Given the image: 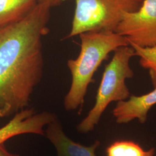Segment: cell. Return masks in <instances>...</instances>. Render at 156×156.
Listing matches in <instances>:
<instances>
[{
    "label": "cell",
    "mask_w": 156,
    "mask_h": 156,
    "mask_svg": "<svg viewBox=\"0 0 156 156\" xmlns=\"http://www.w3.org/2000/svg\"><path fill=\"white\" fill-rule=\"evenodd\" d=\"M50 9L38 2L22 20L0 29V119L26 109L42 79Z\"/></svg>",
    "instance_id": "1"
},
{
    "label": "cell",
    "mask_w": 156,
    "mask_h": 156,
    "mask_svg": "<svg viewBox=\"0 0 156 156\" xmlns=\"http://www.w3.org/2000/svg\"><path fill=\"white\" fill-rule=\"evenodd\" d=\"M79 36L80 53L77 58L67 62L72 79L64 103L68 111L83 106L88 86L95 73L109 54L119 47L129 45L125 37L110 31H88Z\"/></svg>",
    "instance_id": "2"
},
{
    "label": "cell",
    "mask_w": 156,
    "mask_h": 156,
    "mask_svg": "<svg viewBox=\"0 0 156 156\" xmlns=\"http://www.w3.org/2000/svg\"><path fill=\"white\" fill-rule=\"evenodd\" d=\"M134 56L135 50L129 45L119 47L114 51L111 61L103 73L94 105L77 126L80 133L86 134L93 131L112 102L126 100L129 97L130 92L126 80L134 76L129 64Z\"/></svg>",
    "instance_id": "3"
},
{
    "label": "cell",
    "mask_w": 156,
    "mask_h": 156,
    "mask_svg": "<svg viewBox=\"0 0 156 156\" xmlns=\"http://www.w3.org/2000/svg\"><path fill=\"white\" fill-rule=\"evenodd\" d=\"M71 28L66 38L88 31L115 32L123 13L138 10L144 0H74Z\"/></svg>",
    "instance_id": "4"
},
{
    "label": "cell",
    "mask_w": 156,
    "mask_h": 156,
    "mask_svg": "<svg viewBox=\"0 0 156 156\" xmlns=\"http://www.w3.org/2000/svg\"><path fill=\"white\" fill-rule=\"evenodd\" d=\"M115 32L125 37L129 45L156 46V0H144L138 10L123 13Z\"/></svg>",
    "instance_id": "5"
},
{
    "label": "cell",
    "mask_w": 156,
    "mask_h": 156,
    "mask_svg": "<svg viewBox=\"0 0 156 156\" xmlns=\"http://www.w3.org/2000/svg\"><path fill=\"white\" fill-rule=\"evenodd\" d=\"M53 113H35L33 108H26L16 113L11 120L0 128V144L13 136L24 134L45 135L44 128L56 118Z\"/></svg>",
    "instance_id": "6"
},
{
    "label": "cell",
    "mask_w": 156,
    "mask_h": 156,
    "mask_svg": "<svg viewBox=\"0 0 156 156\" xmlns=\"http://www.w3.org/2000/svg\"><path fill=\"white\" fill-rule=\"evenodd\" d=\"M156 104V87L146 94L131 95L126 100L118 101L112 113L119 124H126L138 119L144 124L151 107Z\"/></svg>",
    "instance_id": "7"
},
{
    "label": "cell",
    "mask_w": 156,
    "mask_h": 156,
    "mask_svg": "<svg viewBox=\"0 0 156 156\" xmlns=\"http://www.w3.org/2000/svg\"><path fill=\"white\" fill-rule=\"evenodd\" d=\"M46 127L45 135L56 147L57 156H97L95 151L101 145L99 140L90 146L74 142L66 135L57 118Z\"/></svg>",
    "instance_id": "8"
},
{
    "label": "cell",
    "mask_w": 156,
    "mask_h": 156,
    "mask_svg": "<svg viewBox=\"0 0 156 156\" xmlns=\"http://www.w3.org/2000/svg\"><path fill=\"white\" fill-rule=\"evenodd\" d=\"M38 3V0H0V29L22 20Z\"/></svg>",
    "instance_id": "9"
},
{
    "label": "cell",
    "mask_w": 156,
    "mask_h": 156,
    "mask_svg": "<svg viewBox=\"0 0 156 156\" xmlns=\"http://www.w3.org/2000/svg\"><path fill=\"white\" fill-rule=\"evenodd\" d=\"M155 149L145 151L138 144L133 141H116L106 149L107 156H154Z\"/></svg>",
    "instance_id": "10"
},
{
    "label": "cell",
    "mask_w": 156,
    "mask_h": 156,
    "mask_svg": "<svg viewBox=\"0 0 156 156\" xmlns=\"http://www.w3.org/2000/svg\"><path fill=\"white\" fill-rule=\"evenodd\" d=\"M129 46L135 50V56L140 58V65L149 71L151 82L154 87H156V46L143 48L133 44Z\"/></svg>",
    "instance_id": "11"
},
{
    "label": "cell",
    "mask_w": 156,
    "mask_h": 156,
    "mask_svg": "<svg viewBox=\"0 0 156 156\" xmlns=\"http://www.w3.org/2000/svg\"><path fill=\"white\" fill-rule=\"evenodd\" d=\"M70 0H38V2L44 3L50 6V8H53L56 6L60 5L62 3Z\"/></svg>",
    "instance_id": "12"
},
{
    "label": "cell",
    "mask_w": 156,
    "mask_h": 156,
    "mask_svg": "<svg viewBox=\"0 0 156 156\" xmlns=\"http://www.w3.org/2000/svg\"><path fill=\"white\" fill-rule=\"evenodd\" d=\"M0 156H20L16 154L10 153L6 149L4 144H0Z\"/></svg>",
    "instance_id": "13"
}]
</instances>
